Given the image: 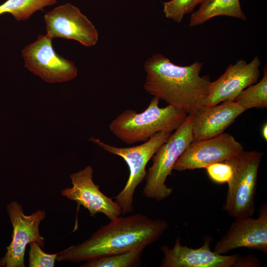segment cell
Here are the masks:
<instances>
[{
	"label": "cell",
	"instance_id": "obj_9",
	"mask_svg": "<svg viewBox=\"0 0 267 267\" xmlns=\"http://www.w3.org/2000/svg\"><path fill=\"white\" fill-rule=\"evenodd\" d=\"M6 211L13 227L11 241L4 256L0 258V267H24L26 246L36 242L43 248L44 241L40 235L39 225L45 218L44 211L37 210L26 215L22 205L16 201L9 202Z\"/></svg>",
	"mask_w": 267,
	"mask_h": 267
},
{
	"label": "cell",
	"instance_id": "obj_10",
	"mask_svg": "<svg viewBox=\"0 0 267 267\" xmlns=\"http://www.w3.org/2000/svg\"><path fill=\"white\" fill-rule=\"evenodd\" d=\"M47 34L52 38L75 40L90 47L98 41V32L87 17L70 3L56 6L44 15Z\"/></svg>",
	"mask_w": 267,
	"mask_h": 267
},
{
	"label": "cell",
	"instance_id": "obj_8",
	"mask_svg": "<svg viewBox=\"0 0 267 267\" xmlns=\"http://www.w3.org/2000/svg\"><path fill=\"white\" fill-rule=\"evenodd\" d=\"M204 243L193 249L180 243L178 236L174 247L164 245L161 250L164 254L162 267H252L255 264L253 256H241L239 254L221 255L211 249L212 238L204 237Z\"/></svg>",
	"mask_w": 267,
	"mask_h": 267
},
{
	"label": "cell",
	"instance_id": "obj_14",
	"mask_svg": "<svg viewBox=\"0 0 267 267\" xmlns=\"http://www.w3.org/2000/svg\"><path fill=\"white\" fill-rule=\"evenodd\" d=\"M261 63L257 56L249 63L240 59L235 64L229 65L217 80L211 82L206 106L226 100H234L243 90L257 82L260 76Z\"/></svg>",
	"mask_w": 267,
	"mask_h": 267
},
{
	"label": "cell",
	"instance_id": "obj_5",
	"mask_svg": "<svg viewBox=\"0 0 267 267\" xmlns=\"http://www.w3.org/2000/svg\"><path fill=\"white\" fill-rule=\"evenodd\" d=\"M194 114H188L184 122L171 134L152 157L153 163L145 178L143 193L148 198L161 201L172 193L173 189L166 184L175 163L193 141Z\"/></svg>",
	"mask_w": 267,
	"mask_h": 267
},
{
	"label": "cell",
	"instance_id": "obj_15",
	"mask_svg": "<svg viewBox=\"0 0 267 267\" xmlns=\"http://www.w3.org/2000/svg\"><path fill=\"white\" fill-rule=\"evenodd\" d=\"M247 109L234 100L204 106L194 114L192 123L193 141L216 137L233 123Z\"/></svg>",
	"mask_w": 267,
	"mask_h": 267
},
{
	"label": "cell",
	"instance_id": "obj_22",
	"mask_svg": "<svg viewBox=\"0 0 267 267\" xmlns=\"http://www.w3.org/2000/svg\"><path fill=\"white\" fill-rule=\"evenodd\" d=\"M205 168L209 178L217 183H227L232 176L231 166L224 161L212 164Z\"/></svg>",
	"mask_w": 267,
	"mask_h": 267
},
{
	"label": "cell",
	"instance_id": "obj_21",
	"mask_svg": "<svg viewBox=\"0 0 267 267\" xmlns=\"http://www.w3.org/2000/svg\"><path fill=\"white\" fill-rule=\"evenodd\" d=\"M29 266L30 267H53L59 253L47 254L44 252L36 242L29 243Z\"/></svg>",
	"mask_w": 267,
	"mask_h": 267
},
{
	"label": "cell",
	"instance_id": "obj_13",
	"mask_svg": "<svg viewBox=\"0 0 267 267\" xmlns=\"http://www.w3.org/2000/svg\"><path fill=\"white\" fill-rule=\"evenodd\" d=\"M93 168L90 165L70 176L72 186L63 189L61 195L87 209L91 216L98 213L104 214L110 220L121 214L120 206L104 195L92 180Z\"/></svg>",
	"mask_w": 267,
	"mask_h": 267
},
{
	"label": "cell",
	"instance_id": "obj_2",
	"mask_svg": "<svg viewBox=\"0 0 267 267\" xmlns=\"http://www.w3.org/2000/svg\"><path fill=\"white\" fill-rule=\"evenodd\" d=\"M143 67L146 73L143 88L153 97L187 115L206 106L211 81L208 76H200L202 63L179 66L156 53L145 61Z\"/></svg>",
	"mask_w": 267,
	"mask_h": 267
},
{
	"label": "cell",
	"instance_id": "obj_6",
	"mask_svg": "<svg viewBox=\"0 0 267 267\" xmlns=\"http://www.w3.org/2000/svg\"><path fill=\"white\" fill-rule=\"evenodd\" d=\"M171 134L159 132L139 145L129 147H118L106 143L94 137L89 140L104 150L122 157L129 169V176L124 188L113 198L119 204L121 214L131 213L134 210V197L136 187L147 174L146 166L160 146Z\"/></svg>",
	"mask_w": 267,
	"mask_h": 267
},
{
	"label": "cell",
	"instance_id": "obj_1",
	"mask_svg": "<svg viewBox=\"0 0 267 267\" xmlns=\"http://www.w3.org/2000/svg\"><path fill=\"white\" fill-rule=\"evenodd\" d=\"M168 227L165 220L141 214L118 217L101 225L89 238L59 252L56 261L80 263L146 248L158 240Z\"/></svg>",
	"mask_w": 267,
	"mask_h": 267
},
{
	"label": "cell",
	"instance_id": "obj_12",
	"mask_svg": "<svg viewBox=\"0 0 267 267\" xmlns=\"http://www.w3.org/2000/svg\"><path fill=\"white\" fill-rule=\"evenodd\" d=\"M239 248L267 253V205L259 209L257 218H235L226 233L217 242L214 251L225 255Z\"/></svg>",
	"mask_w": 267,
	"mask_h": 267
},
{
	"label": "cell",
	"instance_id": "obj_7",
	"mask_svg": "<svg viewBox=\"0 0 267 267\" xmlns=\"http://www.w3.org/2000/svg\"><path fill=\"white\" fill-rule=\"evenodd\" d=\"M48 34L40 35L37 40L21 51L25 67L48 83H61L75 79L78 69L74 62L58 54Z\"/></svg>",
	"mask_w": 267,
	"mask_h": 267
},
{
	"label": "cell",
	"instance_id": "obj_4",
	"mask_svg": "<svg viewBox=\"0 0 267 267\" xmlns=\"http://www.w3.org/2000/svg\"><path fill=\"white\" fill-rule=\"evenodd\" d=\"M263 153L242 151L225 161L232 169L223 210L234 218L252 216L258 181V172Z\"/></svg>",
	"mask_w": 267,
	"mask_h": 267
},
{
	"label": "cell",
	"instance_id": "obj_23",
	"mask_svg": "<svg viewBox=\"0 0 267 267\" xmlns=\"http://www.w3.org/2000/svg\"><path fill=\"white\" fill-rule=\"evenodd\" d=\"M262 135L265 140H267V123H265L262 128Z\"/></svg>",
	"mask_w": 267,
	"mask_h": 267
},
{
	"label": "cell",
	"instance_id": "obj_11",
	"mask_svg": "<svg viewBox=\"0 0 267 267\" xmlns=\"http://www.w3.org/2000/svg\"><path fill=\"white\" fill-rule=\"evenodd\" d=\"M243 149L242 145L228 133L192 141L173 167L178 171L205 168L217 162H224Z\"/></svg>",
	"mask_w": 267,
	"mask_h": 267
},
{
	"label": "cell",
	"instance_id": "obj_17",
	"mask_svg": "<svg viewBox=\"0 0 267 267\" xmlns=\"http://www.w3.org/2000/svg\"><path fill=\"white\" fill-rule=\"evenodd\" d=\"M57 3V0H6L0 4V15L11 14L17 21L28 19L34 13Z\"/></svg>",
	"mask_w": 267,
	"mask_h": 267
},
{
	"label": "cell",
	"instance_id": "obj_18",
	"mask_svg": "<svg viewBox=\"0 0 267 267\" xmlns=\"http://www.w3.org/2000/svg\"><path fill=\"white\" fill-rule=\"evenodd\" d=\"M145 248L139 247L128 252L89 260L82 267H133L141 264V256Z\"/></svg>",
	"mask_w": 267,
	"mask_h": 267
},
{
	"label": "cell",
	"instance_id": "obj_16",
	"mask_svg": "<svg viewBox=\"0 0 267 267\" xmlns=\"http://www.w3.org/2000/svg\"><path fill=\"white\" fill-rule=\"evenodd\" d=\"M218 16L247 20L239 0H204L199 9L191 15L189 25L190 27L200 25Z\"/></svg>",
	"mask_w": 267,
	"mask_h": 267
},
{
	"label": "cell",
	"instance_id": "obj_19",
	"mask_svg": "<svg viewBox=\"0 0 267 267\" xmlns=\"http://www.w3.org/2000/svg\"><path fill=\"white\" fill-rule=\"evenodd\" d=\"M234 101L239 103L247 110L252 108L267 107V65L264 68L262 80L243 90Z\"/></svg>",
	"mask_w": 267,
	"mask_h": 267
},
{
	"label": "cell",
	"instance_id": "obj_20",
	"mask_svg": "<svg viewBox=\"0 0 267 267\" xmlns=\"http://www.w3.org/2000/svg\"><path fill=\"white\" fill-rule=\"evenodd\" d=\"M204 0H171L163 3V12L166 18L180 23L184 16L191 13L194 8Z\"/></svg>",
	"mask_w": 267,
	"mask_h": 267
},
{
	"label": "cell",
	"instance_id": "obj_3",
	"mask_svg": "<svg viewBox=\"0 0 267 267\" xmlns=\"http://www.w3.org/2000/svg\"><path fill=\"white\" fill-rule=\"evenodd\" d=\"M159 100L153 97L141 113L125 110L110 123L109 130L127 144L146 141L159 132L171 133L176 131L187 115L170 105L160 107Z\"/></svg>",
	"mask_w": 267,
	"mask_h": 267
}]
</instances>
